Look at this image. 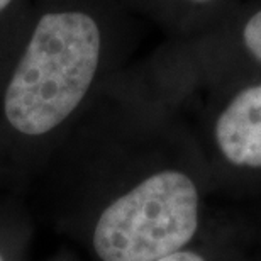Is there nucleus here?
Instances as JSON below:
<instances>
[{
    "instance_id": "f257e3e1",
    "label": "nucleus",
    "mask_w": 261,
    "mask_h": 261,
    "mask_svg": "<svg viewBox=\"0 0 261 261\" xmlns=\"http://www.w3.org/2000/svg\"><path fill=\"white\" fill-rule=\"evenodd\" d=\"M114 31V0H34L28 41L2 88L10 133L43 139L80 111Z\"/></svg>"
},
{
    "instance_id": "f03ea898",
    "label": "nucleus",
    "mask_w": 261,
    "mask_h": 261,
    "mask_svg": "<svg viewBox=\"0 0 261 261\" xmlns=\"http://www.w3.org/2000/svg\"><path fill=\"white\" fill-rule=\"evenodd\" d=\"M198 227V192L189 175L165 170L114 200L93 229L102 261H156L181 251Z\"/></svg>"
},
{
    "instance_id": "7ed1b4c3",
    "label": "nucleus",
    "mask_w": 261,
    "mask_h": 261,
    "mask_svg": "<svg viewBox=\"0 0 261 261\" xmlns=\"http://www.w3.org/2000/svg\"><path fill=\"white\" fill-rule=\"evenodd\" d=\"M216 141L229 163L261 168V85L238 93L216 124Z\"/></svg>"
},
{
    "instance_id": "20e7f679",
    "label": "nucleus",
    "mask_w": 261,
    "mask_h": 261,
    "mask_svg": "<svg viewBox=\"0 0 261 261\" xmlns=\"http://www.w3.org/2000/svg\"><path fill=\"white\" fill-rule=\"evenodd\" d=\"M34 15V0H0V80L4 85L14 70Z\"/></svg>"
},
{
    "instance_id": "39448f33",
    "label": "nucleus",
    "mask_w": 261,
    "mask_h": 261,
    "mask_svg": "<svg viewBox=\"0 0 261 261\" xmlns=\"http://www.w3.org/2000/svg\"><path fill=\"white\" fill-rule=\"evenodd\" d=\"M243 36L246 48L261 61V10L248 20Z\"/></svg>"
},
{
    "instance_id": "423d86ee",
    "label": "nucleus",
    "mask_w": 261,
    "mask_h": 261,
    "mask_svg": "<svg viewBox=\"0 0 261 261\" xmlns=\"http://www.w3.org/2000/svg\"><path fill=\"white\" fill-rule=\"evenodd\" d=\"M156 261H205V259L194 251H176L173 254H170V256L160 258Z\"/></svg>"
},
{
    "instance_id": "0eeeda50",
    "label": "nucleus",
    "mask_w": 261,
    "mask_h": 261,
    "mask_svg": "<svg viewBox=\"0 0 261 261\" xmlns=\"http://www.w3.org/2000/svg\"><path fill=\"white\" fill-rule=\"evenodd\" d=\"M189 2H194V4H205L208 0H189Z\"/></svg>"
},
{
    "instance_id": "6e6552de",
    "label": "nucleus",
    "mask_w": 261,
    "mask_h": 261,
    "mask_svg": "<svg viewBox=\"0 0 261 261\" xmlns=\"http://www.w3.org/2000/svg\"><path fill=\"white\" fill-rule=\"evenodd\" d=\"M0 261H5V259H4V256H2V254H0Z\"/></svg>"
}]
</instances>
